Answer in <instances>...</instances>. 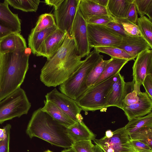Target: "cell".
Masks as SVG:
<instances>
[{"label":"cell","mask_w":152,"mask_h":152,"mask_svg":"<svg viewBox=\"0 0 152 152\" xmlns=\"http://www.w3.org/2000/svg\"><path fill=\"white\" fill-rule=\"evenodd\" d=\"M82 58L78 54L73 38L67 34L60 48L41 69L40 80L48 87L61 85L81 66Z\"/></svg>","instance_id":"obj_1"},{"label":"cell","mask_w":152,"mask_h":152,"mask_svg":"<svg viewBox=\"0 0 152 152\" xmlns=\"http://www.w3.org/2000/svg\"><path fill=\"white\" fill-rule=\"evenodd\" d=\"M1 54L0 67V101L20 87L28 69L31 52Z\"/></svg>","instance_id":"obj_2"},{"label":"cell","mask_w":152,"mask_h":152,"mask_svg":"<svg viewBox=\"0 0 152 152\" xmlns=\"http://www.w3.org/2000/svg\"><path fill=\"white\" fill-rule=\"evenodd\" d=\"M67 128L40 108L33 113L26 132L31 138L36 137L53 145L69 148L73 143L67 134Z\"/></svg>","instance_id":"obj_3"},{"label":"cell","mask_w":152,"mask_h":152,"mask_svg":"<svg viewBox=\"0 0 152 152\" xmlns=\"http://www.w3.org/2000/svg\"><path fill=\"white\" fill-rule=\"evenodd\" d=\"M99 53L95 48L90 52L77 70L60 85L61 93L75 100L88 90L86 81L88 74L103 59V56Z\"/></svg>","instance_id":"obj_4"},{"label":"cell","mask_w":152,"mask_h":152,"mask_svg":"<svg viewBox=\"0 0 152 152\" xmlns=\"http://www.w3.org/2000/svg\"><path fill=\"white\" fill-rule=\"evenodd\" d=\"M116 75L89 87L75 100L82 110L94 111L104 108L114 78Z\"/></svg>","instance_id":"obj_5"},{"label":"cell","mask_w":152,"mask_h":152,"mask_svg":"<svg viewBox=\"0 0 152 152\" xmlns=\"http://www.w3.org/2000/svg\"><path fill=\"white\" fill-rule=\"evenodd\" d=\"M31 107L25 91L19 88L0 101V124L26 114Z\"/></svg>","instance_id":"obj_6"},{"label":"cell","mask_w":152,"mask_h":152,"mask_svg":"<svg viewBox=\"0 0 152 152\" xmlns=\"http://www.w3.org/2000/svg\"><path fill=\"white\" fill-rule=\"evenodd\" d=\"M88 40L90 47H115L123 37L111 28L104 25H87Z\"/></svg>","instance_id":"obj_7"},{"label":"cell","mask_w":152,"mask_h":152,"mask_svg":"<svg viewBox=\"0 0 152 152\" xmlns=\"http://www.w3.org/2000/svg\"><path fill=\"white\" fill-rule=\"evenodd\" d=\"M80 0H64L54 12L56 25L71 37V31Z\"/></svg>","instance_id":"obj_8"},{"label":"cell","mask_w":152,"mask_h":152,"mask_svg":"<svg viewBox=\"0 0 152 152\" xmlns=\"http://www.w3.org/2000/svg\"><path fill=\"white\" fill-rule=\"evenodd\" d=\"M87 25L78 8L72 26L71 35L75 41L78 54L82 58L88 56L91 49L88 42Z\"/></svg>","instance_id":"obj_9"},{"label":"cell","mask_w":152,"mask_h":152,"mask_svg":"<svg viewBox=\"0 0 152 152\" xmlns=\"http://www.w3.org/2000/svg\"><path fill=\"white\" fill-rule=\"evenodd\" d=\"M45 97L46 100L56 105L75 122L82 121L80 114L82 110L75 100L59 92L56 88L48 93Z\"/></svg>","instance_id":"obj_10"},{"label":"cell","mask_w":152,"mask_h":152,"mask_svg":"<svg viewBox=\"0 0 152 152\" xmlns=\"http://www.w3.org/2000/svg\"><path fill=\"white\" fill-rule=\"evenodd\" d=\"M113 135L108 138L104 136L93 140L97 145L111 148L115 152H137L132 145L129 135L123 127L113 132Z\"/></svg>","instance_id":"obj_11"},{"label":"cell","mask_w":152,"mask_h":152,"mask_svg":"<svg viewBox=\"0 0 152 152\" xmlns=\"http://www.w3.org/2000/svg\"><path fill=\"white\" fill-rule=\"evenodd\" d=\"M133 84L140 86L145 77L152 74V50L147 49L139 53L132 67Z\"/></svg>","instance_id":"obj_12"},{"label":"cell","mask_w":152,"mask_h":152,"mask_svg":"<svg viewBox=\"0 0 152 152\" xmlns=\"http://www.w3.org/2000/svg\"><path fill=\"white\" fill-rule=\"evenodd\" d=\"M67 33L58 28L45 39L36 56L50 59L59 50L63 44Z\"/></svg>","instance_id":"obj_13"},{"label":"cell","mask_w":152,"mask_h":152,"mask_svg":"<svg viewBox=\"0 0 152 152\" xmlns=\"http://www.w3.org/2000/svg\"><path fill=\"white\" fill-rule=\"evenodd\" d=\"M127 93V83L124 76L119 73L114 78L104 108L116 107L122 110L123 101Z\"/></svg>","instance_id":"obj_14"},{"label":"cell","mask_w":152,"mask_h":152,"mask_svg":"<svg viewBox=\"0 0 152 152\" xmlns=\"http://www.w3.org/2000/svg\"><path fill=\"white\" fill-rule=\"evenodd\" d=\"M139 99L136 103L123 107L122 110L129 121L145 116L152 112V99L146 92L138 94Z\"/></svg>","instance_id":"obj_15"},{"label":"cell","mask_w":152,"mask_h":152,"mask_svg":"<svg viewBox=\"0 0 152 152\" xmlns=\"http://www.w3.org/2000/svg\"><path fill=\"white\" fill-rule=\"evenodd\" d=\"M27 49L25 39L19 33H13L0 40L1 54L23 52Z\"/></svg>","instance_id":"obj_16"},{"label":"cell","mask_w":152,"mask_h":152,"mask_svg":"<svg viewBox=\"0 0 152 152\" xmlns=\"http://www.w3.org/2000/svg\"><path fill=\"white\" fill-rule=\"evenodd\" d=\"M115 47L122 49L136 58L142 52L152 49V47L142 36L133 37L128 36L123 38L120 44Z\"/></svg>","instance_id":"obj_17"},{"label":"cell","mask_w":152,"mask_h":152,"mask_svg":"<svg viewBox=\"0 0 152 152\" xmlns=\"http://www.w3.org/2000/svg\"><path fill=\"white\" fill-rule=\"evenodd\" d=\"M6 0L0 2V23L14 32L21 31V20L17 14L13 13L9 7Z\"/></svg>","instance_id":"obj_18"},{"label":"cell","mask_w":152,"mask_h":152,"mask_svg":"<svg viewBox=\"0 0 152 152\" xmlns=\"http://www.w3.org/2000/svg\"><path fill=\"white\" fill-rule=\"evenodd\" d=\"M66 131L73 143L83 140H93L96 136L83 121L76 122L67 128Z\"/></svg>","instance_id":"obj_19"},{"label":"cell","mask_w":152,"mask_h":152,"mask_svg":"<svg viewBox=\"0 0 152 152\" xmlns=\"http://www.w3.org/2000/svg\"><path fill=\"white\" fill-rule=\"evenodd\" d=\"M78 8L86 21L94 16L110 15L106 8L98 4L94 0H80Z\"/></svg>","instance_id":"obj_20"},{"label":"cell","mask_w":152,"mask_h":152,"mask_svg":"<svg viewBox=\"0 0 152 152\" xmlns=\"http://www.w3.org/2000/svg\"><path fill=\"white\" fill-rule=\"evenodd\" d=\"M44 105L41 109L52 118L67 128L75 122L68 115L51 102L44 100Z\"/></svg>","instance_id":"obj_21"},{"label":"cell","mask_w":152,"mask_h":152,"mask_svg":"<svg viewBox=\"0 0 152 152\" xmlns=\"http://www.w3.org/2000/svg\"><path fill=\"white\" fill-rule=\"evenodd\" d=\"M133 0H108L106 8L113 19L127 18L130 5Z\"/></svg>","instance_id":"obj_22"},{"label":"cell","mask_w":152,"mask_h":152,"mask_svg":"<svg viewBox=\"0 0 152 152\" xmlns=\"http://www.w3.org/2000/svg\"><path fill=\"white\" fill-rule=\"evenodd\" d=\"M58 28L56 25L38 32L30 33L28 38V44L33 54L36 55L45 39Z\"/></svg>","instance_id":"obj_23"},{"label":"cell","mask_w":152,"mask_h":152,"mask_svg":"<svg viewBox=\"0 0 152 152\" xmlns=\"http://www.w3.org/2000/svg\"><path fill=\"white\" fill-rule=\"evenodd\" d=\"M110 59L102 74L94 85H97L117 75L124 66L129 61L127 59L114 57H111Z\"/></svg>","instance_id":"obj_24"},{"label":"cell","mask_w":152,"mask_h":152,"mask_svg":"<svg viewBox=\"0 0 152 152\" xmlns=\"http://www.w3.org/2000/svg\"><path fill=\"white\" fill-rule=\"evenodd\" d=\"M123 127L129 135L143 129L152 128V112L145 116L129 121Z\"/></svg>","instance_id":"obj_25"},{"label":"cell","mask_w":152,"mask_h":152,"mask_svg":"<svg viewBox=\"0 0 152 152\" xmlns=\"http://www.w3.org/2000/svg\"><path fill=\"white\" fill-rule=\"evenodd\" d=\"M9 5L14 8L23 11L36 12L40 0H6Z\"/></svg>","instance_id":"obj_26"},{"label":"cell","mask_w":152,"mask_h":152,"mask_svg":"<svg viewBox=\"0 0 152 152\" xmlns=\"http://www.w3.org/2000/svg\"><path fill=\"white\" fill-rule=\"evenodd\" d=\"M145 16L138 18L137 24L142 36L152 47V22Z\"/></svg>","instance_id":"obj_27"},{"label":"cell","mask_w":152,"mask_h":152,"mask_svg":"<svg viewBox=\"0 0 152 152\" xmlns=\"http://www.w3.org/2000/svg\"><path fill=\"white\" fill-rule=\"evenodd\" d=\"M108 60H102L92 69L88 74L86 81V85L88 88L94 86L103 73Z\"/></svg>","instance_id":"obj_28"},{"label":"cell","mask_w":152,"mask_h":152,"mask_svg":"<svg viewBox=\"0 0 152 152\" xmlns=\"http://www.w3.org/2000/svg\"><path fill=\"white\" fill-rule=\"evenodd\" d=\"M94 48L99 53L107 54L110 56L111 57L126 59L129 61L134 60L136 58L124 50L116 47H102Z\"/></svg>","instance_id":"obj_29"},{"label":"cell","mask_w":152,"mask_h":152,"mask_svg":"<svg viewBox=\"0 0 152 152\" xmlns=\"http://www.w3.org/2000/svg\"><path fill=\"white\" fill-rule=\"evenodd\" d=\"M56 25L54 15L50 13H45L40 15L35 26L31 32H38Z\"/></svg>","instance_id":"obj_30"},{"label":"cell","mask_w":152,"mask_h":152,"mask_svg":"<svg viewBox=\"0 0 152 152\" xmlns=\"http://www.w3.org/2000/svg\"><path fill=\"white\" fill-rule=\"evenodd\" d=\"M129 136L131 140L141 141L152 148V128L140 129Z\"/></svg>","instance_id":"obj_31"},{"label":"cell","mask_w":152,"mask_h":152,"mask_svg":"<svg viewBox=\"0 0 152 152\" xmlns=\"http://www.w3.org/2000/svg\"><path fill=\"white\" fill-rule=\"evenodd\" d=\"M133 1L140 17L146 15L152 21V0H134Z\"/></svg>","instance_id":"obj_32"},{"label":"cell","mask_w":152,"mask_h":152,"mask_svg":"<svg viewBox=\"0 0 152 152\" xmlns=\"http://www.w3.org/2000/svg\"><path fill=\"white\" fill-rule=\"evenodd\" d=\"M140 87L134 84L133 89L127 93L123 101V107L128 106L136 103L138 101V94L140 92Z\"/></svg>","instance_id":"obj_33"},{"label":"cell","mask_w":152,"mask_h":152,"mask_svg":"<svg viewBox=\"0 0 152 152\" xmlns=\"http://www.w3.org/2000/svg\"><path fill=\"white\" fill-rule=\"evenodd\" d=\"M94 145L91 140H83L73 143L71 148L76 152H93Z\"/></svg>","instance_id":"obj_34"},{"label":"cell","mask_w":152,"mask_h":152,"mask_svg":"<svg viewBox=\"0 0 152 152\" xmlns=\"http://www.w3.org/2000/svg\"><path fill=\"white\" fill-rule=\"evenodd\" d=\"M114 20L110 15H102L93 16L88 19L86 22L88 24L106 26Z\"/></svg>","instance_id":"obj_35"},{"label":"cell","mask_w":152,"mask_h":152,"mask_svg":"<svg viewBox=\"0 0 152 152\" xmlns=\"http://www.w3.org/2000/svg\"><path fill=\"white\" fill-rule=\"evenodd\" d=\"M119 22L122 24L125 32L127 36L133 37L142 36L137 24L129 22Z\"/></svg>","instance_id":"obj_36"},{"label":"cell","mask_w":152,"mask_h":152,"mask_svg":"<svg viewBox=\"0 0 152 152\" xmlns=\"http://www.w3.org/2000/svg\"><path fill=\"white\" fill-rule=\"evenodd\" d=\"M133 2L131 4L127 18L125 19H114L115 21L119 22H129L135 24H137L138 15L135 4Z\"/></svg>","instance_id":"obj_37"},{"label":"cell","mask_w":152,"mask_h":152,"mask_svg":"<svg viewBox=\"0 0 152 152\" xmlns=\"http://www.w3.org/2000/svg\"><path fill=\"white\" fill-rule=\"evenodd\" d=\"M130 142L137 152H152V148L146 144L137 140H131Z\"/></svg>","instance_id":"obj_38"},{"label":"cell","mask_w":152,"mask_h":152,"mask_svg":"<svg viewBox=\"0 0 152 152\" xmlns=\"http://www.w3.org/2000/svg\"><path fill=\"white\" fill-rule=\"evenodd\" d=\"M121 36L123 38L128 36L125 33L121 23L115 20L111 22L106 25Z\"/></svg>","instance_id":"obj_39"},{"label":"cell","mask_w":152,"mask_h":152,"mask_svg":"<svg viewBox=\"0 0 152 152\" xmlns=\"http://www.w3.org/2000/svg\"><path fill=\"white\" fill-rule=\"evenodd\" d=\"M146 92L152 99V74L146 75L144 78L142 84Z\"/></svg>","instance_id":"obj_40"},{"label":"cell","mask_w":152,"mask_h":152,"mask_svg":"<svg viewBox=\"0 0 152 152\" xmlns=\"http://www.w3.org/2000/svg\"><path fill=\"white\" fill-rule=\"evenodd\" d=\"M10 132L4 140H0V152H10Z\"/></svg>","instance_id":"obj_41"},{"label":"cell","mask_w":152,"mask_h":152,"mask_svg":"<svg viewBox=\"0 0 152 152\" xmlns=\"http://www.w3.org/2000/svg\"><path fill=\"white\" fill-rule=\"evenodd\" d=\"M14 32L12 30L0 23V40Z\"/></svg>","instance_id":"obj_42"},{"label":"cell","mask_w":152,"mask_h":152,"mask_svg":"<svg viewBox=\"0 0 152 152\" xmlns=\"http://www.w3.org/2000/svg\"><path fill=\"white\" fill-rule=\"evenodd\" d=\"M11 125L7 124L3 129L0 128V140H4L7 137L8 133L10 132Z\"/></svg>","instance_id":"obj_43"},{"label":"cell","mask_w":152,"mask_h":152,"mask_svg":"<svg viewBox=\"0 0 152 152\" xmlns=\"http://www.w3.org/2000/svg\"><path fill=\"white\" fill-rule=\"evenodd\" d=\"M63 1L64 0H45L44 2L47 5L53 7L55 10L58 8Z\"/></svg>","instance_id":"obj_44"},{"label":"cell","mask_w":152,"mask_h":152,"mask_svg":"<svg viewBox=\"0 0 152 152\" xmlns=\"http://www.w3.org/2000/svg\"><path fill=\"white\" fill-rule=\"evenodd\" d=\"M94 1L98 4L106 8L108 0H94Z\"/></svg>","instance_id":"obj_45"},{"label":"cell","mask_w":152,"mask_h":152,"mask_svg":"<svg viewBox=\"0 0 152 152\" xmlns=\"http://www.w3.org/2000/svg\"><path fill=\"white\" fill-rule=\"evenodd\" d=\"M93 152H106L98 145L96 144L93 148Z\"/></svg>","instance_id":"obj_46"},{"label":"cell","mask_w":152,"mask_h":152,"mask_svg":"<svg viewBox=\"0 0 152 152\" xmlns=\"http://www.w3.org/2000/svg\"><path fill=\"white\" fill-rule=\"evenodd\" d=\"M113 132L110 130H107L105 132V135L104 137L107 138H110L113 135Z\"/></svg>","instance_id":"obj_47"},{"label":"cell","mask_w":152,"mask_h":152,"mask_svg":"<svg viewBox=\"0 0 152 152\" xmlns=\"http://www.w3.org/2000/svg\"><path fill=\"white\" fill-rule=\"evenodd\" d=\"M61 152H76L72 148H69L67 149H65Z\"/></svg>","instance_id":"obj_48"},{"label":"cell","mask_w":152,"mask_h":152,"mask_svg":"<svg viewBox=\"0 0 152 152\" xmlns=\"http://www.w3.org/2000/svg\"><path fill=\"white\" fill-rule=\"evenodd\" d=\"M1 54L0 53V67L1 63Z\"/></svg>","instance_id":"obj_49"},{"label":"cell","mask_w":152,"mask_h":152,"mask_svg":"<svg viewBox=\"0 0 152 152\" xmlns=\"http://www.w3.org/2000/svg\"><path fill=\"white\" fill-rule=\"evenodd\" d=\"M44 152H53L49 150H48L46 151H45Z\"/></svg>","instance_id":"obj_50"}]
</instances>
